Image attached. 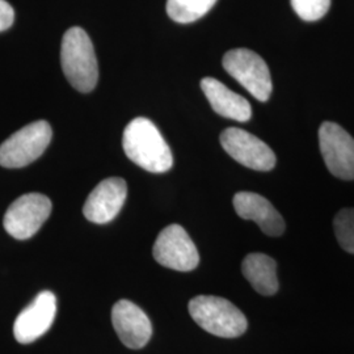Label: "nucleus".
Listing matches in <instances>:
<instances>
[{"label": "nucleus", "instance_id": "f257e3e1", "mask_svg": "<svg viewBox=\"0 0 354 354\" xmlns=\"http://www.w3.org/2000/svg\"><path fill=\"white\" fill-rule=\"evenodd\" d=\"M122 147L133 163L152 174H165L174 165L168 143L149 118L138 117L130 121L124 131Z\"/></svg>", "mask_w": 354, "mask_h": 354}, {"label": "nucleus", "instance_id": "f03ea898", "mask_svg": "<svg viewBox=\"0 0 354 354\" xmlns=\"http://www.w3.org/2000/svg\"><path fill=\"white\" fill-rule=\"evenodd\" d=\"M61 64L74 88L83 93L95 89L99 80V66L92 41L84 29L73 26L64 33Z\"/></svg>", "mask_w": 354, "mask_h": 354}, {"label": "nucleus", "instance_id": "7ed1b4c3", "mask_svg": "<svg viewBox=\"0 0 354 354\" xmlns=\"http://www.w3.org/2000/svg\"><path fill=\"white\" fill-rule=\"evenodd\" d=\"M188 308L190 317L201 328L218 337H239L248 327L241 310L221 297L198 295L190 301Z\"/></svg>", "mask_w": 354, "mask_h": 354}, {"label": "nucleus", "instance_id": "20e7f679", "mask_svg": "<svg viewBox=\"0 0 354 354\" xmlns=\"http://www.w3.org/2000/svg\"><path fill=\"white\" fill-rule=\"evenodd\" d=\"M53 130L48 121L39 120L17 130L0 146V165L21 168L33 163L50 145Z\"/></svg>", "mask_w": 354, "mask_h": 354}, {"label": "nucleus", "instance_id": "39448f33", "mask_svg": "<svg viewBox=\"0 0 354 354\" xmlns=\"http://www.w3.org/2000/svg\"><path fill=\"white\" fill-rule=\"evenodd\" d=\"M223 67L259 102H268L272 95V76L266 61L250 49H234L225 54Z\"/></svg>", "mask_w": 354, "mask_h": 354}, {"label": "nucleus", "instance_id": "423d86ee", "mask_svg": "<svg viewBox=\"0 0 354 354\" xmlns=\"http://www.w3.org/2000/svg\"><path fill=\"white\" fill-rule=\"evenodd\" d=\"M53 205L41 193H28L19 197L7 209L3 225L6 231L19 241L30 239L49 218Z\"/></svg>", "mask_w": 354, "mask_h": 354}, {"label": "nucleus", "instance_id": "0eeeda50", "mask_svg": "<svg viewBox=\"0 0 354 354\" xmlns=\"http://www.w3.org/2000/svg\"><path fill=\"white\" fill-rule=\"evenodd\" d=\"M152 254L160 266L178 272H190L200 263L196 244L180 225H169L158 235Z\"/></svg>", "mask_w": 354, "mask_h": 354}, {"label": "nucleus", "instance_id": "6e6552de", "mask_svg": "<svg viewBox=\"0 0 354 354\" xmlns=\"http://www.w3.org/2000/svg\"><path fill=\"white\" fill-rule=\"evenodd\" d=\"M221 145L228 155L241 165L266 172L276 167V155L264 140L247 130L228 127L221 134Z\"/></svg>", "mask_w": 354, "mask_h": 354}, {"label": "nucleus", "instance_id": "1a4fd4ad", "mask_svg": "<svg viewBox=\"0 0 354 354\" xmlns=\"http://www.w3.org/2000/svg\"><path fill=\"white\" fill-rule=\"evenodd\" d=\"M319 146L329 172L342 180H354V138L340 125L323 122Z\"/></svg>", "mask_w": 354, "mask_h": 354}, {"label": "nucleus", "instance_id": "9d476101", "mask_svg": "<svg viewBox=\"0 0 354 354\" xmlns=\"http://www.w3.org/2000/svg\"><path fill=\"white\" fill-rule=\"evenodd\" d=\"M57 298L51 291H42L26 307L13 324L15 339L20 344H30L44 336L54 322Z\"/></svg>", "mask_w": 354, "mask_h": 354}, {"label": "nucleus", "instance_id": "9b49d317", "mask_svg": "<svg viewBox=\"0 0 354 354\" xmlns=\"http://www.w3.org/2000/svg\"><path fill=\"white\" fill-rule=\"evenodd\" d=\"M127 181L121 177H109L91 192L83 207V214L89 222L104 225L121 212L127 201Z\"/></svg>", "mask_w": 354, "mask_h": 354}, {"label": "nucleus", "instance_id": "f8f14e48", "mask_svg": "<svg viewBox=\"0 0 354 354\" xmlns=\"http://www.w3.org/2000/svg\"><path fill=\"white\" fill-rule=\"evenodd\" d=\"M112 323L120 340L130 349H140L151 339L150 319L137 304L127 299L114 304Z\"/></svg>", "mask_w": 354, "mask_h": 354}, {"label": "nucleus", "instance_id": "ddd939ff", "mask_svg": "<svg viewBox=\"0 0 354 354\" xmlns=\"http://www.w3.org/2000/svg\"><path fill=\"white\" fill-rule=\"evenodd\" d=\"M236 214L243 219L253 221L268 235L277 238L285 231V221L279 210L266 197L252 192H239L234 197Z\"/></svg>", "mask_w": 354, "mask_h": 354}, {"label": "nucleus", "instance_id": "4468645a", "mask_svg": "<svg viewBox=\"0 0 354 354\" xmlns=\"http://www.w3.org/2000/svg\"><path fill=\"white\" fill-rule=\"evenodd\" d=\"M201 88L215 113L238 122H247L252 117L251 104L243 96L228 89L215 77H203Z\"/></svg>", "mask_w": 354, "mask_h": 354}, {"label": "nucleus", "instance_id": "2eb2a0df", "mask_svg": "<svg viewBox=\"0 0 354 354\" xmlns=\"http://www.w3.org/2000/svg\"><path fill=\"white\" fill-rule=\"evenodd\" d=\"M243 276L261 295H274L279 291L277 264L266 253H250L241 264Z\"/></svg>", "mask_w": 354, "mask_h": 354}, {"label": "nucleus", "instance_id": "dca6fc26", "mask_svg": "<svg viewBox=\"0 0 354 354\" xmlns=\"http://www.w3.org/2000/svg\"><path fill=\"white\" fill-rule=\"evenodd\" d=\"M216 0H167L168 16L180 24H189L209 12Z\"/></svg>", "mask_w": 354, "mask_h": 354}, {"label": "nucleus", "instance_id": "f3484780", "mask_svg": "<svg viewBox=\"0 0 354 354\" xmlns=\"http://www.w3.org/2000/svg\"><path fill=\"white\" fill-rule=\"evenodd\" d=\"M336 239L345 252L354 254V209L346 207L340 210L333 219Z\"/></svg>", "mask_w": 354, "mask_h": 354}, {"label": "nucleus", "instance_id": "a211bd4d", "mask_svg": "<svg viewBox=\"0 0 354 354\" xmlns=\"http://www.w3.org/2000/svg\"><path fill=\"white\" fill-rule=\"evenodd\" d=\"M291 7L304 21H317L328 12L330 0H291Z\"/></svg>", "mask_w": 354, "mask_h": 354}, {"label": "nucleus", "instance_id": "6ab92c4d", "mask_svg": "<svg viewBox=\"0 0 354 354\" xmlns=\"http://www.w3.org/2000/svg\"><path fill=\"white\" fill-rule=\"evenodd\" d=\"M13 20H15V11L12 6L6 0H0V32L11 28Z\"/></svg>", "mask_w": 354, "mask_h": 354}]
</instances>
